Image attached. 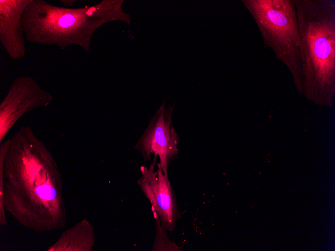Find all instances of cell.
<instances>
[{"label": "cell", "instance_id": "7", "mask_svg": "<svg viewBox=\"0 0 335 251\" xmlns=\"http://www.w3.org/2000/svg\"><path fill=\"white\" fill-rule=\"evenodd\" d=\"M36 192L40 198L46 200L54 199L56 196V192L55 189L47 184L38 186L36 189Z\"/></svg>", "mask_w": 335, "mask_h": 251}, {"label": "cell", "instance_id": "1", "mask_svg": "<svg viewBox=\"0 0 335 251\" xmlns=\"http://www.w3.org/2000/svg\"><path fill=\"white\" fill-rule=\"evenodd\" d=\"M301 40L302 94L332 107L335 93V2L293 0Z\"/></svg>", "mask_w": 335, "mask_h": 251}, {"label": "cell", "instance_id": "5", "mask_svg": "<svg viewBox=\"0 0 335 251\" xmlns=\"http://www.w3.org/2000/svg\"><path fill=\"white\" fill-rule=\"evenodd\" d=\"M14 85L1 105L0 138L2 140L17 121L33 107L35 98L27 94V86Z\"/></svg>", "mask_w": 335, "mask_h": 251}, {"label": "cell", "instance_id": "4", "mask_svg": "<svg viewBox=\"0 0 335 251\" xmlns=\"http://www.w3.org/2000/svg\"><path fill=\"white\" fill-rule=\"evenodd\" d=\"M156 163V160H153L149 168L140 167L141 175L137 183L151 204L154 219L160 221L166 231L172 232L181 217L180 213L168 175L159 168L155 172Z\"/></svg>", "mask_w": 335, "mask_h": 251}, {"label": "cell", "instance_id": "2", "mask_svg": "<svg viewBox=\"0 0 335 251\" xmlns=\"http://www.w3.org/2000/svg\"><path fill=\"white\" fill-rule=\"evenodd\" d=\"M261 32L265 45L286 66L302 94L303 49L293 0H242Z\"/></svg>", "mask_w": 335, "mask_h": 251}, {"label": "cell", "instance_id": "3", "mask_svg": "<svg viewBox=\"0 0 335 251\" xmlns=\"http://www.w3.org/2000/svg\"><path fill=\"white\" fill-rule=\"evenodd\" d=\"M175 105L166 109L164 102L150 119L144 132L134 146L145 161H151V155L156 160L158 156V168L165 175L169 164L178 157V145L180 140L172 121Z\"/></svg>", "mask_w": 335, "mask_h": 251}, {"label": "cell", "instance_id": "6", "mask_svg": "<svg viewBox=\"0 0 335 251\" xmlns=\"http://www.w3.org/2000/svg\"><path fill=\"white\" fill-rule=\"evenodd\" d=\"M156 221V232L152 251H182V246L178 245L169 238L166 230L161 226L158 219Z\"/></svg>", "mask_w": 335, "mask_h": 251}]
</instances>
